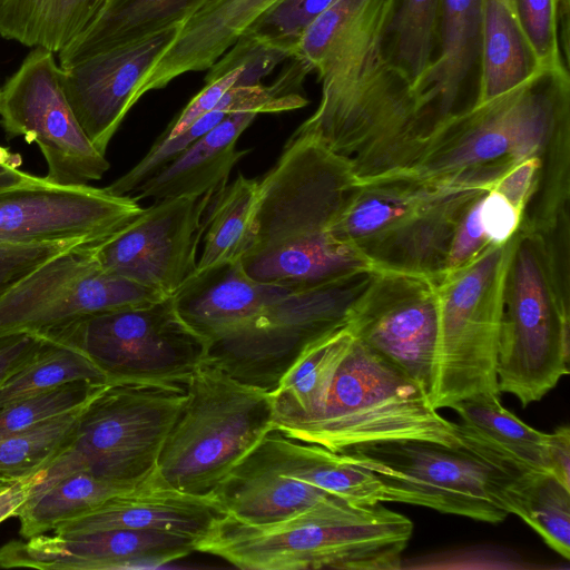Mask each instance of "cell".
I'll list each match as a JSON object with an SVG mask.
<instances>
[{"label":"cell","instance_id":"3","mask_svg":"<svg viewBox=\"0 0 570 570\" xmlns=\"http://www.w3.org/2000/svg\"><path fill=\"white\" fill-rule=\"evenodd\" d=\"M413 523L382 503L328 498L283 520L250 524L229 514L196 541V551L247 570H392Z\"/></svg>","mask_w":570,"mask_h":570},{"label":"cell","instance_id":"45","mask_svg":"<svg viewBox=\"0 0 570 570\" xmlns=\"http://www.w3.org/2000/svg\"><path fill=\"white\" fill-rule=\"evenodd\" d=\"M42 342L40 335L27 332L0 336V386L33 360Z\"/></svg>","mask_w":570,"mask_h":570},{"label":"cell","instance_id":"14","mask_svg":"<svg viewBox=\"0 0 570 570\" xmlns=\"http://www.w3.org/2000/svg\"><path fill=\"white\" fill-rule=\"evenodd\" d=\"M345 323L356 340L417 382L431 397L439 345L433 279L374 269Z\"/></svg>","mask_w":570,"mask_h":570},{"label":"cell","instance_id":"15","mask_svg":"<svg viewBox=\"0 0 570 570\" xmlns=\"http://www.w3.org/2000/svg\"><path fill=\"white\" fill-rule=\"evenodd\" d=\"M142 210L129 195L89 185L59 186L30 175L18 185L0 188V245L100 243Z\"/></svg>","mask_w":570,"mask_h":570},{"label":"cell","instance_id":"34","mask_svg":"<svg viewBox=\"0 0 570 570\" xmlns=\"http://www.w3.org/2000/svg\"><path fill=\"white\" fill-rule=\"evenodd\" d=\"M42 340L33 360L0 386V409L73 381L108 383L106 375L78 348Z\"/></svg>","mask_w":570,"mask_h":570},{"label":"cell","instance_id":"47","mask_svg":"<svg viewBox=\"0 0 570 570\" xmlns=\"http://www.w3.org/2000/svg\"><path fill=\"white\" fill-rule=\"evenodd\" d=\"M30 476L12 481L0 490V522L14 517L30 494Z\"/></svg>","mask_w":570,"mask_h":570},{"label":"cell","instance_id":"35","mask_svg":"<svg viewBox=\"0 0 570 570\" xmlns=\"http://www.w3.org/2000/svg\"><path fill=\"white\" fill-rule=\"evenodd\" d=\"M513 514L520 517L564 559L570 558V489L551 473L521 476L513 491Z\"/></svg>","mask_w":570,"mask_h":570},{"label":"cell","instance_id":"41","mask_svg":"<svg viewBox=\"0 0 570 570\" xmlns=\"http://www.w3.org/2000/svg\"><path fill=\"white\" fill-rule=\"evenodd\" d=\"M484 195L463 213L452 238L445 272L465 266L492 244L480 222V206Z\"/></svg>","mask_w":570,"mask_h":570},{"label":"cell","instance_id":"6","mask_svg":"<svg viewBox=\"0 0 570 570\" xmlns=\"http://www.w3.org/2000/svg\"><path fill=\"white\" fill-rule=\"evenodd\" d=\"M187 396L183 382L107 383L82 407L70 441L30 476L29 498L76 472L121 485L139 484L156 469Z\"/></svg>","mask_w":570,"mask_h":570},{"label":"cell","instance_id":"31","mask_svg":"<svg viewBox=\"0 0 570 570\" xmlns=\"http://www.w3.org/2000/svg\"><path fill=\"white\" fill-rule=\"evenodd\" d=\"M97 0H3L0 36L58 53L92 19Z\"/></svg>","mask_w":570,"mask_h":570},{"label":"cell","instance_id":"36","mask_svg":"<svg viewBox=\"0 0 570 570\" xmlns=\"http://www.w3.org/2000/svg\"><path fill=\"white\" fill-rule=\"evenodd\" d=\"M82 407L0 438V479L29 478L43 468L70 441Z\"/></svg>","mask_w":570,"mask_h":570},{"label":"cell","instance_id":"7","mask_svg":"<svg viewBox=\"0 0 570 570\" xmlns=\"http://www.w3.org/2000/svg\"><path fill=\"white\" fill-rule=\"evenodd\" d=\"M187 390L156 472L178 491L210 494L273 428L272 395L205 362Z\"/></svg>","mask_w":570,"mask_h":570},{"label":"cell","instance_id":"46","mask_svg":"<svg viewBox=\"0 0 570 570\" xmlns=\"http://www.w3.org/2000/svg\"><path fill=\"white\" fill-rule=\"evenodd\" d=\"M547 453L550 473L570 489V428L562 425L548 433Z\"/></svg>","mask_w":570,"mask_h":570},{"label":"cell","instance_id":"38","mask_svg":"<svg viewBox=\"0 0 570 570\" xmlns=\"http://www.w3.org/2000/svg\"><path fill=\"white\" fill-rule=\"evenodd\" d=\"M106 384L73 381L0 409V438L82 407Z\"/></svg>","mask_w":570,"mask_h":570},{"label":"cell","instance_id":"30","mask_svg":"<svg viewBox=\"0 0 570 570\" xmlns=\"http://www.w3.org/2000/svg\"><path fill=\"white\" fill-rule=\"evenodd\" d=\"M257 198L258 180L242 174L215 193L205 214L196 272L238 261L248 250L255 238Z\"/></svg>","mask_w":570,"mask_h":570},{"label":"cell","instance_id":"23","mask_svg":"<svg viewBox=\"0 0 570 570\" xmlns=\"http://www.w3.org/2000/svg\"><path fill=\"white\" fill-rule=\"evenodd\" d=\"M213 494L227 514L250 524L276 522L335 498L281 472L259 442Z\"/></svg>","mask_w":570,"mask_h":570},{"label":"cell","instance_id":"42","mask_svg":"<svg viewBox=\"0 0 570 570\" xmlns=\"http://www.w3.org/2000/svg\"><path fill=\"white\" fill-rule=\"evenodd\" d=\"M242 71L243 66H238L207 82L158 138L171 139L183 134L191 124L210 111L224 94L236 85Z\"/></svg>","mask_w":570,"mask_h":570},{"label":"cell","instance_id":"48","mask_svg":"<svg viewBox=\"0 0 570 570\" xmlns=\"http://www.w3.org/2000/svg\"><path fill=\"white\" fill-rule=\"evenodd\" d=\"M20 154L0 146V188L18 185L29 178V174L22 171Z\"/></svg>","mask_w":570,"mask_h":570},{"label":"cell","instance_id":"49","mask_svg":"<svg viewBox=\"0 0 570 570\" xmlns=\"http://www.w3.org/2000/svg\"><path fill=\"white\" fill-rule=\"evenodd\" d=\"M12 481L0 479V490L7 488Z\"/></svg>","mask_w":570,"mask_h":570},{"label":"cell","instance_id":"20","mask_svg":"<svg viewBox=\"0 0 570 570\" xmlns=\"http://www.w3.org/2000/svg\"><path fill=\"white\" fill-rule=\"evenodd\" d=\"M225 515L227 511L212 493L178 491L165 483L155 469L134 489L59 523L52 531L75 535L117 529L158 530L198 540Z\"/></svg>","mask_w":570,"mask_h":570},{"label":"cell","instance_id":"27","mask_svg":"<svg viewBox=\"0 0 570 570\" xmlns=\"http://www.w3.org/2000/svg\"><path fill=\"white\" fill-rule=\"evenodd\" d=\"M259 445L281 472L330 495L362 505L389 502L377 475L344 452L294 439L274 426Z\"/></svg>","mask_w":570,"mask_h":570},{"label":"cell","instance_id":"11","mask_svg":"<svg viewBox=\"0 0 570 570\" xmlns=\"http://www.w3.org/2000/svg\"><path fill=\"white\" fill-rule=\"evenodd\" d=\"M38 335L81 351L108 382L188 383L207 351L206 340L179 316L173 295L82 316Z\"/></svg>","mask_w":570,"mask_h":570},{"label":"cell","instance_id":"37","mask_svg":"<svg viewBox=\"0 0 570 570\" xmlns=\"http://www.w3.org/2000/svg\"><path fill=\"white\" fill-rule=\"evenodd\" d=\"M542 67L569 70V0H509Z\"/></svg>","mask_w":570,"mask_h":570},{"label":"cell","instance_id":"2","mask_svg":"<svg viewBox=\"0 0 570 570\" xmlns=\"http://www.w3.org/2000/svg\"><path fill=\"white\" fill-rule=\"evenodd\" d=\"M358 179L351 163L316 136L296 132L258 180L255 238L240 262L255 281L288 291L373 269L333 226Z\"/></svg>","mask_w":570,"mask_h":570},{"label":"cell","instance_id":"40","mask_svg":"<svg viewBox=\"0 0 570 570\" xmlns=\"http://www.w3.org/2000/svg\"><path fill=\"white\" fill-rule=\"evenodd\" d=\"M80 242L40 245H0V295L51 257Z\"/></svg>","mask_w":570,"mask_h":570},{"label":"cell","instance_id":"4","mask_svg":"<svg viewBox=\"0 0 570 570\" xmlns=\"http://www.w3.org/2000/svg\"><path fill=\"white\" fill-rule=\"evenodd\" d=\"M512 238L498 390L525 407L569 374V212L547 232L518 228Z\"/></svg>","mask_w":570,"mask_h":570},{"label":"cell","instance_id":"12","mask_svg":"<svg viewBox=\"0 0 570 570\" xmlns=\"http://www.w3.org/2000/svg\"><path fill=\"white\" fill-rule=\"evenodd\" d=\"M97 243L51 257L0 295V336L42 334L82 316L149 305L163 292L102 269Z\"/></svg>","mask_w":570,"mask_h":570},{"label":"cell","instance_id":"44","mask_svg":"<svg viewBox=\"0 0 570 570\" xmlns=\"http://www.w3.org/2000/svg\"><path fill=\"white\" fill-rule=\"evenodd\" d=\"M541 166L539 157L527 158L508 169L492 187L512 204L521 217L537 190Z\"/></svg>","mask_w":570,"mask_h":570},{"label":"cell","instance_id":"43","mask_svg":"<svg viewBox=\"0 0 570 570\" xmlns=\"http://www.w3.org/2000/svg\"><path fill=\"white\" fill-rule=\"evenodd\" d=\"M480 222L489 240L501 245L515 234L521 223V215L505 197L491 189L482 198Z\"/></svg>","mask_w":570,"mask_h":570},{"label":"cell","instance_id":"32","mask_svg":"<svg viewBox=\"0 0 570 570\" xmlns=\"http://www.w3.org/2000/svg\"><path fill=\"white\" fill-rule=\"evenodd\" d=\"M135 487L112 483L86 472L72 473L22 504L14 515L20 522L19 534L28 539L47 533L59 523Z\"/></svg>","mask_w":570,"mask_h":570},{"label":"cell","instance_id":"18","mask_svg":"<svg viewBox=\"0 0 570 570\" xmlns=\"http://www.w3.org/2000/svg\"><path fill=\"white\" fill-rule=\"evenodd\" d=\"M197 539L158 530L46 533L0 547V568L108 570L159 566L196 551Z\"/></svg>","mask_w":570,"mask_h":570},{"label":"cell","instance_id":"19","mask_svg":"<svg viewBox=\"0 0 570 570\" xmlns=\"http://www.w3.org/2000/svg\"><path fill=\"white\" fill-rule=\"evenodd\" d=\"M489 190L438 185L416 207L360 248L375 271L438 281L446 269L455 228L466 208Z\"/></svg>","mask_w":570,"mask_h":570},{"label":"cell","instance_id":"26","mask_svg":"<svg viewBox=\"0 0 570 570\" xmlns=\"http://www.w3.org/2000/svg\"><path fill=\"white\" fill-rule=\"evenodd\" d=\"M482 0H442L439 53L414 86L439 124L462 110L463 87L480 59Z\"/></svg>","mask_w":570,"mask_h":570},{"label":"cell","instance_id":"16","mask_svg":"<svg viewBox=\"0 0 570 570\" xmlns=\"http://www.w3.org/2000/svg\"><path fill=\"white\" fill-rule=\"evenodd\" d=\"M218 189L157 200L144 208L124 228L96 244L100 267L173 295L197 269L205 214Z\"/></svg>","mask_w":570,"mask_h":570},{"label":"cell","instance_id":"25","mask_svg":"<svg viewBox=\"0 0 570 570\" xmlns=\"http://www.w3.org/2000/svg\"><path fill=\"white\" fill-rule=\"evenodd\" d=\"M462 445L519 476L550 473L547 439L502 406L500 396H478L452 407Z\"/></svg>","mask_w":570,"mask_h":570},{"label":"cell","instance_id":"33","mask_svg":"<svg viewBox=\"0 0 570 570\" xmlns=\"http://www.w3.org/2000/svg\"><path fill=\"white\" fill-rule=\"evenodd\" d=\"M442 0H395L386 23L383 51L413 88L434 59Z\"/></svg>","mask_w":570,"mask_h":570},{"label":"cell","instance_id":"13","mask_svg":"<svg viewBox=\"0 0 570 570\" xmlns=\"http://www.w3.org/2000/svg\"><path fill=\"white\" fill-rule=\"evenodd\" d=\"M0 125L8 140L22 136L39 146L52 184L88 185L110 167L67 100L55 52L43 47H33L0 88Z\"/></svg>","mask_w":570,"mask_h":570},{"label":"cell","instance_id":"39","mask_svg":"<svg viewBox=\"0 0 570 570\" xmlns=\"http://www.w3.org/2000/svg\"><path fill=\"white\" fill-rule=\"evenodd\" d=\"M336 0H279L245 33L292 53L306 28ZM244 35V36H245Z\"/></svg>","mask_w":570,"mask_h":570},{"label":"cell","instance_id":"51","mask_svg":"<svg viewBox=\"0 0 570 570\" xmlns=\"http://www.w3.org/2000/svg\"><path fill=\"white\" fill-rule=\"evenodd\" d=\"M2 2H3V0H0V7H1Z\"/></svg>","mask_w":570,"mask_h":570},{"label":"cell","instance_id":"17","mask_svg":"<svg viewBox=\"0 0 570 570\" xmlns=\"http://www.w3.org/2000/svg\"><path fill=\"white\" fill-rule=\"evenodd\" d=\"M183 24L107 49L62 69L61 83L81 128L99 153L138 102V90L154 65L177 39Z\"/></svg>","mask_w":570,"mask_h":570},{"label":"cell","instance_id":"22","mask_svg":"<svg viewBox=\"0 0 570 570\" xmlns=\"http://www.w3.org/2000/svg\"><path fill=\"white\" fill-rule=\"evenodd\" d=\"M279 0H213L188 19L145 76L139 99L188 72L212 68Z\"/></svg>","mask_w":570,"mask_h":570},{"label":"cell","instance_id":"21","mask_svg":"<svg viewBox=\"0 0 570 570\" xmlns=\"http://www.w3.org/2000/svg\"><path fill=\"white\" fill-rule=\"evenodd\" d=\"M288 292L255 281L238 259L195 272L173 298L183 321L208 345L244 325Z\"/></svg>","mask_w":570,"mask_h":570},{"label":"cell","instance_id":"9","mask_svg":"<svg viewBox=\"0 0 570 570\" xmlns=\"http://www.w3.org/2000/svg\"><path fill=\"white\" fill-rule=\"evenodd\" d=\"M372 471L389 502L499 523L513 514V491L521 478L464 445L395 441L343 451Z\"/></svg>","mask_w":570,"mask_h":570},{"label":"cell","instance_id":"1","mask_svg":"<svg viewBox=\"0 0 570 570\" xmlns=\"http://www.w3.org/2000/svg\"><path fill=\"white\" fill-rule=\"evenodd\" d=\"M530 157H539L542 166L524 216L547 226L569 207L570 76L564 68L542 67L513 89L453 114L403 176L491 190L508 169Z\"/></svg>","mask_w":570,"mask_h":570},{"label":"cell","instance_id":"24","mask_svg":"<svg viewBox=\"0 0 570 570\" xmlns=\"http://www.w3.org/2000/svg\"><path fill=\"white\" fill-rule=\"evenodd\" d=\"M257 114H229L204 136L191 142L166 166L146 179L136 190L137 200L155 202L181 196H200L228 183L235 164L248 153L237 150L239 136Z\"/></svg>","mask_w":570,"mask_h":570},{"label":"cell","instance_id":"10","mask_svg":"<svg viewBox=\"0 0 570 570\" xmlns=\"http://www.w3.org/2000/svg\"><path fill=\"white\" fill-rule=\"evenodd\" d=\"M373 274L374 269H361L284 294L244 325L210 342L204 362L240 383L274 392L311 342L345 323Z\"/></svg>","mask_w":570,"mask_h":570},{"label":"cell","instance_id":"29","mask_svg":"<svg viewBox=\"0 0 570 570\" xmlns=\"http://www.w3.org/2000/svg\"><path fill=\"white\" fill-rule=\"evenodd\" d=\"M480 80L473 104L521 85L542 66L509 0H482Z\"/></svg>","mask_w":570,"mask_h":570},{"label":"cell","instance_id":"50","mask_svg":"<svg viewBox=\"0 0 570 570\" xmlns=\"http://www.w3.org/2000/svg\"><path fill=\"white\" fill-rule=\"evenodd\" d=\"M100 2H101V0H97L98 7H99ZM97 9H98V8H97ZM96 11H97V10H96Z\"/></svg>","mask_w":570,"mask_h":570},{"label":"cell","instance_id":"8","mask_svg":"<svg viewBox=\"0 0 570 570\" xmlns=\"http://www.w3.org/2000/svg\"><path fill=\"white\" fill-rule=\"evenodd\" d=\"M512 237L490 244L472 262L435 281L439 345L430 397L435 410L478 396H500L497 363Z\"/></svg>","mask_w":570,"mask_h":570},{"label":"cell","instance_id":"28","mask_svg":"<svg viewBox=\"0 0 570 570\" xmlns=\"http://www.w3.org/2000/svg\"><path fill=\"white\" fill-rule=\"evenodd\" d=\"M213 0H101L86 28L58 52L69 68L107 49L184 24Z\"/></svg>","mask_w":570,"mask_h":570},{"label":"cell","instance_id":"5","mask_svg":"<svg viewBox=\"0 0 570 570\" xmlns=\"http://www.w3.org/2000/svg\"><path fill=\"white\" fill-rule=\"evenodd\" d=\"M283 433L334 452L395 441L462 446L423 387L355 337L321 401Z\"/></svg>","mask_w":570,"mask_h":570}]
</instances>
